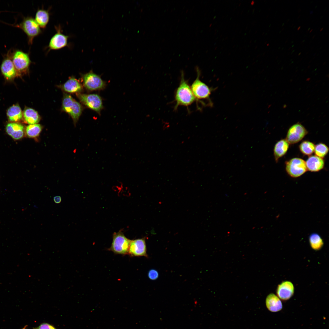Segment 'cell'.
Returning a JSON list of instances; mask_svg holds the SVG:
<instances>
[{
  "label": "cell",
  "instance_id": "6da1fadb",
  "mask_svg": "<svg viewBox=\"0 0 329 329\" xmlns=\"http://www.w3.org/2000/svg\"><path fill=\"white\" fill-rule=\"evenodd\" d=\"M175 100L176 102L175 110L180 106L188 107L195 101L197 102L190 86L185 78L183 71L181 72L180 82L175 91Z\"/></svg>",
  "mask_w": 329,
  "mask_h": 329
},
{
  "label": "cell",
  "instance_id": "7a4b0ae2",
  "mask_svg": "<svg viewBox=\"0 0 329 329\" xmlns=\"http://www.w3.org/2000/svg\"><path fill=\"white\" fill-rule=\"evenodd\" d=\"M196 70L197 77L190 86L191 88L197 102H199L205 106L202 100H207L212 103L210 96L213 90L200 80V71L197 66L196 68Z\"/></svg>",
  "mask_w": 329,
  "mask_h": 329
},
{
  "label": "cell",
  "instance_id": "3957f363",
  "mask_svg": "<svg viewBox=\"0 0 329 329\" xmlns=\"http://www.w3.org/2000/svg\"><path fill=\"white\" fill-rule=\"evenodd\" d=\"M131 240L126 237L121 231L115 232L113 234L111 245L108 250L116 254H128Z\"/></svg>",
  "mask_w": 329,
  "mask_h": 329
},
{
  "label": "cell",
  "instance_id": "277c9868",
  "mask_svg": "<svg viewBox=\"0 0 329 329\" xmlns=\"http://www.w3.org/2000/svg\"><path fill=\"white\" fill-rule=\"evenodd\" d=\"M62 107L64 111L70 115L76 124L82 112V105L71 96L66 94L63 96Z\"/></svg>",
  "mask_w": 329,
  "mask_h": 329
},
{
  "label": "cell",
  "instance_id": "5b68a950",
  "mask_svg": "<svg viewBox=\"0 0 329 329\" xmlns=\"http://www.w3.org/2000/svg\"><path fill=\"white\" fill-rule=\"evenodd\" d=\"M16 26L21 28L27 35L29 44H31L34 38L41 33L40 27L32 17L24 18L19 25Z\"/></svg>",
  "mask_w": 329,
  "mask_h": 329
},
{
  "label": "cell",
  "instance_id": "8992f818",
  "mask_svg": "<svg viewBox=\"0 0 329 329\" xmlns=\"http://www.w3.org/2000/svg\"><path fill=\"white\" fill-rule=\"evenodd\" d=\"M83 79L84 86L90 91L102 90L106 86V82L92 70L83 75Z\"/></svg>",
  "mask_w": 329,
  "mask_h": 329
},
{
  "label": "cell",
  "instance_id": "52a82bcc",
  "mask_svg": "<svg viewBox=\"0 0 329 329\" xmlns=\"http://www.w3.org/2000/svg\"><path fill=\"white\" fill-rule=\"evenodd\" d=\"M77 95L80 101L84 105L101 115L104 106L102 99L100 95L96 94H79Z\"/></svg>",
  "mask_w": 329,
  "mask_h": 329
},
{
  "label": "cell",
  "instance_id": "ba28073f",
  "mask_svg": "<svg viewBox=\"0 0 329 329\" xmlns=\"http://www.w3.org/2000/svg\"><path fill=\"white\" fill-rule=\"evenodd\" d=\"M285 170L288 175L293 178L299 177L307 170L306 161L301 158H292L285 162Z\"/></svg>",
  "mask_w": 329,
  "mask_h": 329
},
{
  "label": "cell",
  "instance_id": "9c48e42d",
  "mask_svg": "<svg viewBox=\"0 0 329 329\" xmlns=\"http://www.w3.org/2000/svg\"><path fill=\"white\" fill-rule=\"evenodd\" d=\"M308 133V131L302 125L297 123L289 128L285 139L289 144H295L301 140Z\"/></svg>",
  "mask_w": 329,
  "mask_h": 329
},
{
  "label": "cell",
  "instance_id": "30bf717a",
  "mask_svg": "<svg viewBox=\"0 0 329 329\" xmlns=\"http://www.w3.org/2000/svg\"><path fill=\"white\" fill-rule=\"evenodd\" d=\"M12 59L16 70L18 72L27 71L30 65L29 55L19 50L15 51L12 55Z\"/></svg>",
  "mask_w": 329,
  "mask_h": 329
},
{
  "label": "cell",
  "instance_id": "8fae6325",
  "mask_svg": "<svg viewBox=\"0 0 329 329\" xmlns=\"http://www.w3.org/2000/svg\"><path fill=\"white\" fill-rule=\"evenodd\" d=\"M56 33L51 38L48 46V51L57 50L68 45L69 36L61 32L60 27H56Z\"/></svg>",
  "mask_w": 329,
  "mask_h": 329
},
{
  "label": "cell",
  "instance_id": "7c38bea8",
  "mask_svg": "<svg viewBox=\"0 0 329 329\" xmlns=\"http://www.w3.org/2000/svg\"><path fill=\"white\" fill-rule=\"evenodd\" d=\"M128 254L131 256H144L148 258L145 239L143 238L131 240Z\"/></svg>",
  "mask_w": 329,
  "mask_h": 329
},
{
  "label": "cell",
  "instance_id": "4fadbf2b",
  "mask_svg": "<svg viewBox=\"0 0 329 329\" xmlns=\"http://www.w3.org/2000/svg\"><path fill=\"white\" fill-rule=\"evenodd\" d=\"M295 288L293 284L288 281H284L278 285L276 292L277 296L281 299H289L294 295Z\"/></svg>",
  "mask_w": 329,
  "mask_h": 329
},
{
  "label": "cell",
  "instance_id": "5bb4252c",
  "mask_svg": "<svg viewBox=\"0 0 329 329\" xmlns=\"http://www.w3.org/2000/svg\"><path fill=\"white\" fill-rule=\"evenodd\" d=\"M12 55L8 53L2 61L1 69L3 75L8 80L14 78L17 74L16 70L12 59Z\"/></svg>",
  "mask_w": 329,
  "mask_h": 329
},
{
  "label": "cell",
  "instance_id": "9a60e30c",
  "mask_svg": "<svg viewBox=\"0 0 329 329\" xmlns=\"http://www.w3.org/2000/svg\"><path fill=\"white\" fill-rule=\"evenodd\" d=\"M307 170L311 172H317L322 169L325 162L323 158L316 155L309 156L306 161Z\"/></svg>",
  "mask_w": 329,
  "mask_h": 329
},
{
  "label": "cell",
  "instance_id": "2e32d148",
  "mask_svg": "<svg viewBox=\"0 0 329 329\" xmlns=\"http://www.w3.org/2000/svg\"><path fill=\"white\" fill-rule=\"evenodd\" d=\"M289 146V143L285 139H281L275 143L274 148L273 154L276 162H278L279 158L286 154Z\"/></svg>",
  "mask_w": 329,
  "mask_h": 329
},
{
  "label": "cell",
  "instance_id": "e0dca14e",
  "mask_svg": "<svg viewBox=\"0 0 329 329\" xmlns=\"http://www.w3.org/2000/svg\"><path fill=\"white\" fill-rule=\"evenodd\" d=\"M266 304L267 309L271 312H278L282 308L281 300L277 295L273 293L270 294L267 297Z\"/></svg>",
  "mask_w": 329,
  "mask_h": 329
},
{
  "label": "cell",
  "instance_id": "ac0fdd59",
  "mask_svg": "<svg viewBox=\"0 0 329 329\" xmlns=\"http://www.w3.org/2000/svg\"><path fill=\"white\" fill-rule=\"evenodd\" d=\"M6 130L9 135L16 140L21 139L24 135L23 126L22 125L17 123L8 124L6 126Z\"/></svg>",
  "mask_w": 329,
  "mask_h": 329
},
{
  "label": "cell",
  "instance_id": "d6986e66",
  "mask_svg": "<svg viewBox=\"0 0 329 329\" xmlns=\"http://www.w3.org/2000/svg\"><path fill=\"white\" fill-rule=\"evenodd\" d=\"M65 91L71 93H79L82 90V86L76 79L73 77L69 78L62 86Z\"/></svg>",
  "mask_w": 329,
  "mask_h": 329
},
{
  "label": "cell",
  "instance_id": "ffe728a7",
  "mask_svg": "<svg viewBox=\"0 0 329 329\" xmlns=\"http://www.w3.org/2000/svg\"><path fill=\"white\" fill-rule=\"evenodd\" d=\"M23 116L25 121L30 125L37 124L41 117L37 111L30 108H27L24 111Z\"/></svg>",
  "mask_w": 329,
  "mask_h": 329
},
{
  "label": "cell",
  "instance_id": "44dd1931",
  "mask_svg": "<svg viewBox=\"0 0 329 329\" xmlns=\"http://www.w3.org/2000/svg\"><path fill=\"white\" fill-rule=\"evenodd\" d=\"M35 20L40 27L45 28L49 20V14L48 11L39 9L36 12Z\"/></svg>",
  "mask_w": 329,
  "mask_h": 329
},
{
  "label": "cell",
  "instance_id": "7402d4cb",
  "mask_svg": "<svg viewBox=\"0 0 329 329\" xmlns=\"http://www.w3.org/2000/svg\"><path fill=\"white\" fill-rule=\"evenodd\" d=\"M7 115L9 120L12 122H17L22 117L21 109L18 105H14L8 109Z\"/></svg>",
  "mask_w": 329,
  "mask_h": 329
},
{
  "label": "cell",
  "instance_id": "603a6c76",
  "mask_svg": "<svg viewBox=\"0 0 329 329\" xmlns=\"http://www.w3.org/2000/svg\"><path fill=\"white\" fill-rule=\"evenodd\" d=\"M309 240L311 248L314 250H320L323 246V241L321 236L317 233L311 234L309 236Z\"/></svg>",
  "mask_w": 329,
  "mask_h": 329
},
{
  "label": "cell",
  "instance_id": "cb8c5ba5",
  "mask_svg": "<svg viewBox=\"0 0 329 329\" xmlns=\"http://www.w3.org/2000/svg\"><path fill=\"white\" fill-rule=\"evenodd\" d=\"M299 147L300 151L302 154L310 156L314 152L315 145L310 141L304 140L300 143Z\"/></svg>",
  "mask_w": 329,
  "mask_h": 329
},
{
  "label": "cell",
  "instance_id": "d4e9b609",
  "mask_svg": "<svg viewBox=\"0 0 329 329\" xmlns=\"http://www.w3.org/2000/svg\"><path fill=\"white\" fill-rule=\"evenodd\" d=\"M42 129V127L40 124L29 125L26 127V132L29 137L34 138L39 136Z\"/></svg>",
  "mask_w": 329,
  "mask_h": 329
},
{
  "label": "cell",
  "instance_id": "484cf974",
  "mask_svg": "<svg viewBox=\"0 0 329 329\" xmlns=\"http://www.w3.org/2000/svg\"><path fill=\"white\" fill-rule=\"evenodd\" d=\"M329 150L328 147L325 144L321 143L315 145L314 152L315 155L323 158L327 154Z\"/></svg>",
  "mask_w": 329,
  "mask_h": 329
},
{
  "label": "cell",
  "instance_id": "4316f807",
  "mask_svg": "<svg viewBox=\"0 0 329 329\" xmlns=\"http://www.w3.org/2000/svg\"><path fill=\"white\" fill-rule=\"evenodd\" d=\"M148 276L150 280H155L158 278L159 274L158 271L156 270L152 269L148 271Z\"/></svg>",
  "mask_w": 329,
  "mask_h": 329
},
{
  "label": "cell",
  "instance_id": "83f0119b",
  "mask_svg": "<svg viewBox=\"0 0 329 329\" xmlns=\"http://www.w3.org/2000/svg\"><path fill=\"white\" fill-rule=\"evenodd\" d=\"M34 329H56L54 327L47 323L41 324L38 327Z\"/></svg>",
  "mask_w": 329,
  "mask_h": 329
},
{
  "label": "cell",
  "instance_id": "f1b7e54d",
  "mask_svg": "<svg viewBox=\"0 0 329 329\" xmlns=\"http://www.w3.org/2000/svg\"><path fill=\"white\" fill-rule=\"evenodd\" d=\"M54 202L56 203H59L61 201V198L60 196H56L54 197Z\"/></svg>",
  "mask_w": 329,
  "mask_h": 329
},
{
  "label": "cell",
  "instance_id": "f546056e",
  "mask_svg": "<svg viewBox=\"0 0 329 329\" xmlns=\"http://www.w3.org/2000/svg\"><path fill=\"white\" fill-rule=\"evenodd\" d=\"M21 329H27V327L26 326H25L24 327H23V328H22Z\"/></svg>",
  "mask_w": 329,
  "mask_h": 329
}]
</instances>
